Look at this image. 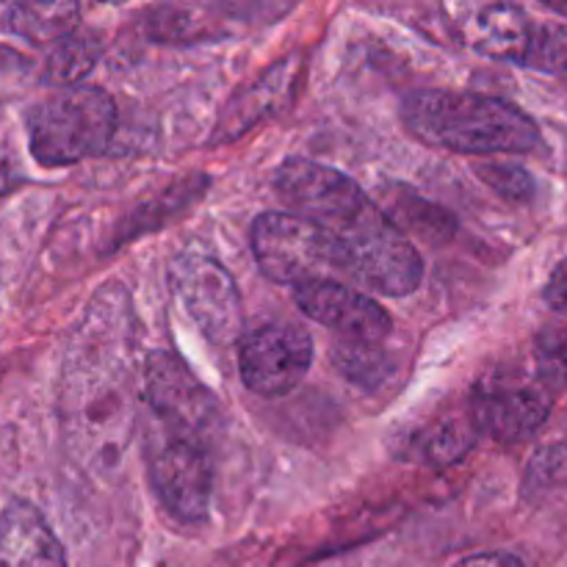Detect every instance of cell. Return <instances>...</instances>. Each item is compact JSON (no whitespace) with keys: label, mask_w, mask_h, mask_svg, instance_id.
Here are the masks:
<instances>
[{"label":"cell","mask_w":567,"mask_h":567,"mask_svg":"<svg viewBox=\"0 0 567 567\" xmlns=\"http://www.w3.org/2000/svg\"><path fill=\"white\" fill-rule=\"evenodd\" d=\"M402 120L419 142L454 153H529L540 144L535 120L491 94L419 89L404 97Z\"/></svg>","instance_id":"1"},{"label":"cell","mask_w":567,"mask_h":567,"mask_svg":"<svg viewBox=\"0 0 567 567\" xmlns=\"http://www.w3.org/2000/svg\"><path fill=\"white\" fill-rule=\"evenodd\" d=\"M116 131V105L97 86H66L28 111V144L42 166H70L100 155Z\"/></svg>","instance_id":"2"},{"label":"cell","mask_w":567,"mask_h":567,"mask_svg":"<svg viewBox=\"0 0 567 567\" xmlns=\"http://www.w3.org/2000/svg\"><path fill=\"white\" fill-rule=\"evenodd\" d=\"M343 249L347 277L382 297H408L424 280V260L402 227L369 203L347 225L332 230Z\"/></svg>","instance_id":"3"},{"label":"cell","mask_w":567,"mask_h":567,"mask_svg":"<svg viewBox=\"0 0 567 567\" xmlns=\"http://www.w3.org/2000/svg\"><path fill=\"white\" fill-rule=\"evenodd\" d=\"M252 255L260 271L280 286L347 277L343 249L330 230L286 210H266L252 225Z\"/></svg>","instance_id":"4"},{"label":"cell","mask_w":567,"mask_h":567,"mask_svg":"<svg viewBox=\"0 0 567 567\" xmlns=\"http://www.w3.org/2000/svg\"><path fill=\"white\" fill-rule=\"evenodd\" d=\"M144 393L155 419L175 441L208 446L221 424L216 396L175 352H150L144 363Z\"/></svg>","instance_id":"5"},{"label":"cell","mask_w":567,"mask_h":567,"mask_svg":"<svg viewBox=\"0 0 567 567\" xmlns=\"http://www.w3.org/2000/svg\"><path fill=\"white\" fill-rule=\"evenodd\" d=\"M169 280L208 341L233 343L241 338V293L219 260L199 249H183L169 264Z\"/></svg>","instance_id":"6"},{"label":"cell","mask_w":567,"mask_h":567,"mask_svg":"<svg viewBox=\"0 0 567 567\" xmlns=\"http://www.w3.org/2000/svg\"><path fill=\"white\" fill-rule=\"evenodd\" d=\"M313 365V338L291 321H275L238 338L244 385L266 399L291 393Z\"/></svg>","instance_id":"7"},{"label":"cell","mask_w":567,"mask_h":567,"mask_svg":"<svg viewBox=\"0 0 567 567\" xmlns=\"http://www.w3.org/2000/svg\"><path fill=\"white\" fill-rule=\"evenodd\" d=\"M275 188L302 219L338 230L371 203L363 188L332 166L291 155L275 169Z\"/></svg>","instance_id":"8"},{"label":"cell","mask_w":567,"mask_h":567,"mask_svg":"<svg viewBox=\"0 0 567 567\" xmlns=\"http://www.w3.org/2000/svg\"><path fill=\"white\" fill-rule=\"evenodd\" d=\"M150 485L181 524L205 520L214 502V460L208 446L169 437L150 463Z\"/></svg>","instance_id":"9"},{"label":"cell","mask_w":567,"mask_h":567,"mask_svg":"<svg viewBox=\"0 0 567 567\" xmlns=\"http://www.w3.org/2000/svg\"><path fill=\"white\" fill-rule=\"evenodd\" d=\"M293 302L316 324L336 330L343 341L382 343L393 330L380 302L341 280H310L293 288Z\"/></svg>","instance_id":"10"},{"label":"cell","mask_w":567,"mask_h":567,"mask_svg":"<svg viewBox=\"0 0 567 567\" xmlns=\"http://www.w3.org/2000/svg\"><path fill=\"white\" fill-rule=\"evenodd\" d=\"M551 413V399L524 382H485L471 396V424L498 443H520L535 435Z\"/></svg>","instance_id":"11"},{"label":"cell","mask_w":567,"mask_h":567,"mask_svg":"<svg viewBox=\"0 0 567 567\" xmlns=\"http://www.w3.org/2000/svg\"><path fill=\"white\" fill-rule=\"evenodd\" d=\"M302 78V53H291L282 61H277V64H271L264 75L255 78L249 86L233 94L230 103L221 109L214 133H210V144L236 142V138H241L244 133H249L255 125L269 120V116L282 114L293 103V97H297Z\"/></svg>","instance_id":"12"},{"label":"cell","mask_w":567,"mask_h":567,"mask_svg":"<svg viewBox=\"0 0 567 567\" xmlns=\"http://www.w3.org/2000/svg\"><path fill=\"white\" fill-rule=\"evenodd\" d=\"M0 567H66L64 548L33 504H6L0 513Z\"/></svg>","instance_id":"13"},{"label":"cell","mask_w":567,"mask_h":567,"mask_svg":"<svg viewBox=\"0 0 567 567\" xmlns=\"http://www.w3.org/2000/svg\"><path fill=\"white\" fill-rule=\"evenodd\" d=\"M532 33H535V25L518 6H482L465 22L468 48L487 55V59L515 61V64H524L526 53H529Z\"/></svg>","instance_id":"14"},{"label":"cell","mask_w":567,"mask_h":567,"mask_svg":"<svg viewBox=\"0 0 567 567\" xmlns=\"http://www.w3.org/2000/svg\"><path fill=\"white\" fill-rule=\"evenodd\" d=\"M78 14L75 3H17L6 9V28L31 42H59L75 31Z\"/></svg>","instance_id":"15"},{"label":"cell","mask_w":567,"mask_h":567,"mask_svg":"<svg viewBox=\"0 0 567 567\" xmlns=\"http://www.w3.org/2000/svg\"><path fill=\"white\" fill-rule=\"evenodd\" d=\"M100 53H103V42H100L97 33L86 31V28L70 31L50 48L44 75L55 86H78V81L94 70Z\"/></svg>","instance_id":"16"},{"label":"cell","mask_w":567,"mask_h":567,"mask_svg":"<svg viewBox=\"0 0 567 567\" xmlns=\"http://www.w3.org/2000/svg\"><path fill=\"white\" fill-rule=\"evenodd\" d=\"M205 186H208V181H205L203 175H197V177H188V181H181V183H175V186L164 188L158 197H153L150 203H144L142 208H138L136 214L127 219L125 233L120 236V241H125V238H136V236H142V233L161 227L164 225V219H169V216H175L177 210L186 208L188 203H194V199L205 192Z\"/></svg>","instance_id":"17"},{"label":"cell","mask_w":567,"mask_h":567,"mask_svg":"<svg viewBox=\"0 0 567 567\" xmlns=\"http://www.w3.org/2000/svg\"><path fill=\"white\" fill-rule=\"evenodd\" d=\"M332 360L347 380L358 382L365 391L385 382L391 374V360H388V352H382L380 343L338 341L332 349Z\"/></svg>","instance_id":"18"},{"label":"cell","mask_w":567,"mask_h":567,"mask_svg":"<svg viewBox=\"0 0 567 567\" xmlns=\"http://www.w3.org/2000/svg\"><path fill=\"white\" fill-rule=\"evenodd\" d=\"M476 435H480V432L474 430V424H471V421L446 419V421H437V424H432L430 430L421 435L419 446H421V454H424L426 463L452 465L471 452Z\"/></svg>","instance_id":"19"},{"label":"cell","mask_w":567,"mask_h":567,"mask_svg":"<svg viewBox=\"0 0 567 567\" xmlns=\"http://www.w3.org/2000/svg\"><path fill=\"white\" fill-rule=\"evenodd\" d=\"M524 66L548 72V75H557L567 81V28L535 25Z\"/></svg>","instance_id":"20"},{"label":"cell","mask_w":567,"mask_h":567,"mask_svg":"<svg viewBox=\"0 0 567 567\" xmlns=\"http://www.w3.org/2000/svg\"><path fill=\"white\" fill-rule=\"evenodd\" d=\"M535 360L546 385L567 391V327H548L537 336Z\"/></svg>","instance_id":"21"},{"label":"cell","mask_w":567,"mask_h":567,"mask_svg":"<svg viewBox=\"0 0 567 567\" xmlns=\"http://www.w3.org/2000/svg\"><path fill=\"white\" fill-rule=\"evenodd\" d=\"M205 22L199 20V11L194 9H181V6H166L158 9L150 20V31L155 39H164V42H183V39H199L205 37L203 31Z\"/></svg>","instance_id":"22"},{"label":"cell","mask_w":567,"mask_h":567,"mask_svg":"<svg viewBox=\"0 0 567 567\" xmlns=\"http://www.w3.org/2000/svg\"><path fill=\"white\" fill-rule=\"evenodd\" d=\"M399 221L396 227L402 225H410V227H419L421 236H430V238H446L454 233V219L446 214V210L435 208V205H430L426 199L421 197H410L402 203V214H399Z\"/></svg>","instance_id":"23"},{"label":"cell","mask_w":567,"mask_h":567,"mask_svg":"<svg viewBox=\"0 0 567 567\" xmlns=\"http://www.w3.org/2000/svg\"><path fill=\"white\" fill-rule=\"evenodd\" d=\"M480 177L493 192L507 199H532V194H535V181L524 166L485 164L480 166Z\"/></svg>","instance_id":"24"},{"label":"cell","mask_w":567,"mask_h":567,"mask_svg":"<svg viewBox=\"0 0 567 567\" xmlns=\"http://www.w3.org/2000/svg\"><path fill=\"white\" fill-rule=\"evenodd\" d=\"M546 302L559 313H567V258L554 269L546 286Z\"/></svg>","instance_id":"25"},{"label":"cell","mask_w":567,"mask_h":567,"mask_svg":"<svg viewBox=\"0 0 567 567\" xmlns=\"http://www.w3.org/2000/svg\"><path fill=\"white\" fill-rule=\"evenodd\" d=\"M454 567H526L520 563L515 554L507 551H485V554H474V557L460 559Z\"/></svg>","instance_id":"26"},{"label":"cell","mask_w":567,"mask_h":567,"mask_svg":"<svg viewBox=\"0 0 567 567\" xmlns=\"http://www.w3.org/2000/svg\"><path fill=\"white\" fill-rule=\"evenodd\" d=\"M11 188H14V175H11L9 169V161L0 153V197H3L6 192H11Z\"/></svg>","instance_id":"27"},{"label":"cell","mask_w":567,"mask_h":567,"mask_svg":"<svg viewBox=\"0 0 567 567\" xmlns=\"http://www.w3.org/2000/svg\"><path fill=\"white\" fill-rule=\"evenodd\" d=\"M548 9L559 11V14H567V3H548Z\"/></svg>","instance_id":"28"}]
</instances>
